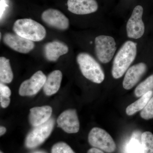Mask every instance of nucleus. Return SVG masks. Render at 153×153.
<instances>
[{
  "label": "nucleus",
  "instance_id": "obj_7",
  "mask_svg": "<svg viewBox=\"0 0 153 153\" xmlns=\"http://www.w3.org/2000/svg\"><path fill=\"white\" fill-rule=\"evenodd\" d=\"M143 9L140 5L137 6L133 11L131 16L126 25L128 37L133 39L141 38L145 33V25L142 20Z\"/></svg>",
  "mask_w": 153,
  "mask_h": 153
},
{
  "label": "nucleus",
  "instance_id": "obj_18",
  "mask_svg": "<svg viewBox=\"0 0 153 153\" xmlns=\"http://www.w3.org/2000/svg\"><path fill=\"white\" fill-rule=\"evenodd\" d=\"M13 78V74L10 63V60L5 57L0 58V80L2 83H9Z\"/></svg>",
  "mask_w": 153,
  "mask_h": 153
},
{
  "label": "nucleus",
  "instance_id": "obj_22",
  "mask_svg": "<svg viewBox=\"0 0 153 153\" xmlns=\"http://www.w3.org/2000/svg\"><path fill=\"white\" fill-rule=\"evenodd\" d=\"M52 153H75L66 143L59 142L52 147Z\"/></svg>",
  "mask_w": 153,
  "mask_h": 153
},
{
  "label": "nucleus",
  "instance_id": "obj_30",
  "mask_svg": "<svg viewBox=\"0 0 153 153\" xmlns=\"http://www.w3.org/2000/svg\"><path fill=\"white\" fill-rule=\"evenodd\" d=\"M0 153H3L2 152H0Z\"/></svg>",
  "mask_w": 153,
  "mask_h": 153
},
{
  "label": "nucleus",
  "instance_id": "obj_11",
  "mask_svg": "<svg viewBox=\"0 0 153 153\" xmlns=\"http://www.w3.org/2000/svg\"><path fill=\"white\" fill-rule=\"evenodd\" d=\"M58 127L67 133H76L79 129V123L75 109L66 110L60 115L57 119Z\"/></svg>",
  "mask_w": 153,
  "mask_h": 153
},
{
  "label": "nucleus",
  "instance_id": "obj_2",
  "mask_svg": "<svg viewBox=\"0 0 153 153\" xmlns=\"http://www.w3.org/2000/svg\"><path fill=\"white\" fill-rule=\"evenodd\" d=\"M13 30L15 33L33 41H42L47 32L43 25L33 19H18L14 23Z\"/></svg>",
  "mask_w": 153,
  "mask_h": 153
},
{
  "label": "nucleus",
  "instance_id": "obj_8",
  "mask_svg": "<svg viewBox=\"0 0 153 153\" xmlns=\"http://www.w3.org/2000/svg\"><path fill=\"white\" fill-rule=\"evenodd\" d=\"M47 79L41 71H38L29 79L24 81L19 87V94L22 96H31L36 94L44 87Z\"/></svg>",
  "mask_w": 153,
  "mask_h": 153
},
{
  "label": "nucleus",
  "instance_id": "obj_5",
  "mask_svg": "<svg viewBox=\"0 0 153 153\" xmlns=\"http://www.w3.org/2000/svg\"><path fill=\"white\" fill-rule=\"evenodd\" d=\"M54 124V119H50L47 122L34 127L26 137V146L29 149H33L43 143L52 133Z\"/></svg>",
  "mask_w": 153,
  "mask_h": 153
},
{
  "label": "nucleus",
  "instance_id": "obj_1",
  "mask_svg": "<svg viewBox=\"0 0 153 153\" xmlns=\"http://www.w3.org/2000/svg\"><path fill=\"white\" fill-rule=\"evenodd\" d=\"M137 44L127 41L122 46L114 59L111 73L115 79L123 76L136 57Z\"/></svg>",
  "mask_w": 153,
  "mask_h": 153
},
{
  "label": "nucleus",
  "instance_id": "obj_16",
  "mask_svg": "<svg viewBox=\"0 0 153 153\" xmlns=\"http://www.w3.org/2000/svg\"><path fill=\"white\" fill-rule=\"evenodd\" d=\"M62 77L63 74L60 70H55L48 75L43 87L45 94L51 96L57 93L60 88Z\"/></svg>",
  "mask_w": 153,
  "mask_h": 153
},
{
  "label": "nucleus",
  "instance_id": "obj_13",
  "mask_svg": "<svg viewBox=\"0 0 153 153\" xmlns=\"http://www.w3.org/2000/svg\"><path fill=\"white\" fill-rule=\"evenodd\" d=\"M147 66L145 63H140L133 65L128 69L124 78L123 85L126 90L134 87L146 73Z\"/></svg>",
  "mask_w": 153,
  "mask_h": 153
},
{
  "label": "nucleus",
  "instance_id": "obj_10",
  "mask_svg": "<svg viewBox=\"0 0 153 153\" xmlns=\"http://www.w3.org/2000/svg\"><path fill=\"white\" fill-rule=\"evenodd\" d=\"M43 22L49 27L57 30H67L69 26V21L64 14L58 10L49 9L43 12L41 15Z\"/></svg>",
  "mask_w": 153,
  "mask_h": 153
},
{
  "label": "nucleus",
  "instance_id": "obj_27",
  "mask_svg": "<svg viewBox=\"0 0 153 153\" xmlns=\"http://www.w3.org/2000/svg\"><path fill=\"white\" fill-rule=\"evenodd\" d=\"M5 4H4L3 0H1V18L2 16L4 13V11L5 9Z\"/></svg>",
  "mask_w": 153,
  "mask_h": 153
},
{
  "label": "nucleus",
  "instance_id": "obj_12",
  "mask_svg": "<svg viewBox=\"0 0 153 153\" xmlns=\"http://www.w3.org/2000/svg\"><path fill=\"white\" fill-rule=\"evenodd\" d=\"M68 10L76 15H87L95 13L98 8L96 0H68Z\"/></svg>",
  "mask_w": 153,
  "mask_h": 153
},
{
  "label": "nucleus",
  "instance_id": "obj_9",
  "mask_svg": "<svg viewBox=\"0 0 153 153\" xmlns=\"http://www.w3.org/2000/svg\"><path fill=\"white\" fill-rule=\"evenodd\" d=\"M4 43L14 51L21 53H29L35 48L33 41L12 33H7L3 37Z\"/></svg>",
  "mask_w": 153,
  "mask_h": 153
},
{
  "label": "nucleus",
  "instance_id": "obj_17",
  "mask_svg": "<svg viewBox=\"0 0 153 153\" xmlns=\"http://www.w3.org/2000/svg\"><path fill=\"white\" fill-rule=\"evenodd\" d=\"M152 91L145 94L136 101L130 105L126 109V113L129 116L132 115L135 113L144 108L152 95Z\"/></svg>",
  "mask_w": 153,
  "mask_h": 153
},
{
  "label": "nucleus",
  "instance_id": "obj_19",
  "mask_svg": "<svg viewBox=\"0 0 153 153\" xmlns=\"http://www.w3.org/2000/svg\"><path fill=\"white\" fill-rule=\"evenodd\" d=\"M140 153H153V134L151 132L146 131L142 134Z\"/></svg>",
  "mask_w": 153,
  "mask_h": 153
},
{
  "label": "nucleus",
  "instance_id": "obj_21",
  "mask_svg": "<svg viewBox=\"0 0 153 153\" xmlns=\"http://www.w3.org/2000/svg\"><path fill=\"white\" fill-rule=\"evenodd\" d=\"M141 143L133 138L126 146L125 153H140Z\"/></svg>",
  "mask_w": 153,
  "mask_h": 153
},
{
  "label": "nucleus",
  "instance_id": "obj_20",
  "mask_svg": "<svg viewBox=\"0 0 153 153\" xmlns=\"http://www.w3.org/2000/svg\"><path fill=\"white\" fill-rule=\"evenodd\" d=\"M153 89V74L149 76L138 85L135 90L137 97H140L145 94Z\"/></svg>",
  "mask_w": 153,
  "mask_h": 153
},
{
  "label": "nucleus",
  "instance_id": "obj_3",
  "mask_svg": "<svg viewBox=\"0 0 153 153\" xmlns=\"http://www.w3.org/2000/svg\"><path fill=\"white\" fill-rule=\"evenodd\" d=\"M81 73L86 79L94 83H101L105 79V74L99 63L89 54L79 53L76 57Z\"/></svg>",
  "mask_w": 153,
  "mask_h": 153
},
{
  "label": "nucleus",
  "instance_id": "obj_26",
  "mask_svg": "<svg viewBox=\"0 0 153 153\" xmlns=\"http://www.w3.org/2000/svg\"><path fill=\"white\" fill-rule=\"evenodd\" d=\"M87 153H104L101 150L97 148H93L88 151Z\"/></svg>",
  "mask_w": 153,
  "mask_h": 153
},
{
  "label": "nucleus",
  "instance_id": "obj_24",
  "mask_svg": "<svg viewBox=\"0 0 153 153\" xmlns=\"http://www.w3.org/2000/svg\"><path fill=\"white\" fill-rule=\"evenodd\" d=\"M11 95V91L8 86L1 82L0 83V95L10 97Z\"/></svg>",
  "mask_w": 153,
  "mask_h": 153
},
{
  "label": "nucleus",
  "instance_id": "obj_25",
  "mask_svg": "<svg viewBox=\"0 0 153 153\" xmlns=\"http://www.w3.org/2000/svg\"><path fill=\"white\" fill-rule=\"evenodd\" d=\"M0 102L1 105L3 108H6L9 106L10 102V97H6L0 95Z\"/></svg>",
  "mask_w": 153,
  "mask_h": 153
},
{
  "label": "nucleus",
  "instance_id": "obj_28",
  "mask_svg": "<svg viewBox=\"0 0 153 153\" xmlns=\"http://www.w3.org/2000/svg\"><path fill=\"white\" fill-rule=\"evenodd\" d=\"M6 131V128H5L4 127L1 126V127H0V135H3L4 134H5Z\"/></svg>",
  "mask_w": 153,
  "mask_h": 153
},
{
  "label": "nucleus",
  "instance_id": "obj_23",
  "mask_svg": "<svg viewBox=\"0 0 153 153\" xmlns=\"http://www.w3.org/2000/svg\"><path fill=\"white\" fill-rule=\"evenodd\" d=\"M141 117L145 120L153 118V97L140 112Z\"/></svg>",
  "mask_w": 153,
  "mask_h": 153
},
{
  "label": "nucleus",
  "instance_id": "obj_14",
  "mask_svg": "<svg viewBox=\"0 0 153 153\" xmlns=\"http://www.w3.org/2000/svg\"><path fill=\"white\" fill-rule=\"evenodd\" d=\"M52 112V107L48 105L31 108L29 116L30 124L36 127L47 122L50 119Z\"/></svg>",
  "mask_w": 153,
  "mask_h": 153
},
{
  "label": "nucleus",
  "instance_id": "obj_29",
  "mask_svg": "<svg viewBox=\"0 0 153 153\" xmlns=\"http://www.w3.org/2000/svg\"><path fill=\"white\" fill-rule=\"evenodd\" d=\"M33 153H45L44 152H41V151H38V152H36Z\"/></svg>",
  "mask_w": 153,
  "mask_h": 153
},
{
  "label": "nucleus",
  "instance_id": "obj_6",
  "mask_svg": "<svg viewBox=\"0 0 153 153\" xmlns=\"http://www.w3.org/2000/svg\"><path fill=\"white\" fill-rule=\"evenodd\" d=\"M96 55L101 63H109L116 51V44L111 36H100L95 39Z\"/></svg>",
  "mask_w": 153,
  "mask_h": 153
},
{
  "label": "nucleus",
  "instance_id": "obj_15",
  "mask_svg": "<svg viewBox=\"0 0 153 153\" xmlns=\"http://www.w3.org/2000/svg\"><path fill=\"white\" fill-rule=\"evenodd\" d=\"M44 55L47 60L55 61L62 56L68 52V46L66 44L59 41L49 42L45 45Z\"/></svg>",
  "mask_w": 153,
  "mask_h": 153
},
{
  "label": "nucleus",
  "instance_id": "obj_4",
  "mask_svg": "<svg viewBox=\"0 0 153 153\" xmlns=\"http://www.w3.org/2000/svg\"><path fill=\"white\" fill-rule=\"evenodd\" d=\"M88 140L92 146L106 152H113L116 149V145L111 136L100 128L94 127L91 130Z\"/></svg>",
  "mask_w": 153,
  "mask_h": 153
}]
</instances>
